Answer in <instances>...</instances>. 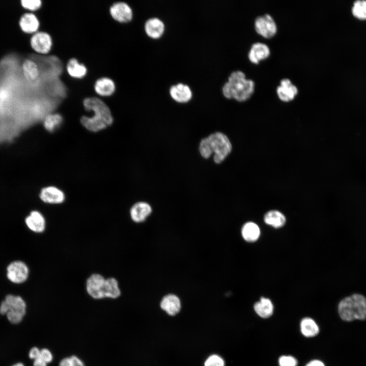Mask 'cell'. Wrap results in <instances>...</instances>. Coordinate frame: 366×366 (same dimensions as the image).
I'll return each mask as SVG.
<instances>
[{"instance_id": "3", "label": "cell", "mask_w": 366, "mask_h": 366, "mask_svg": "<svg viewBox=\"0 0 366 366\" xmlns=\"http://www.w3.org/2000/svg\"><path fill=\"white\" fill-rule=\"evenodd\" d=\"M338 313L341 319L351 322L366 319V297L355 293L342 299L338 304Z\"/></svg>"}, {"instance_id": "39", "label": "cell", "mask_w": 366, "mask_h": 366, "mask_svg": "<svg viewBox=\"0 0 366 366\" xmlns=\"http://www.w3.org/2000/svg\"><path fill=\"white\" fill-rule=\"evenodd\" d=\"M12 366H24V365L21 362H18V363H16L12 365Z\"/></svg>"}, {"instance_id": "10", "label": "cell", "mask_w": 366, "mask_h": 366, "mask_svg": "<svg viewBox=\"0 0 366 366\" xmlns=\"http://www.w3.org/2000/svg\"><path fill=\"white\" fill-rule=\"evenodd\" d=\"M109 12L111 17L115 21L121 23L130 22L133 16L131 7L123 2L114 3L110 7Z\"/></svg>"}, {"instance_id": "30", "label": "cell", "mask_w": 366, "mask_h": 366, "mask_svg": "<svg viewBox=\"0 0 366 366\" xmlns=\"http://www.w3.org/2000/svg\"><path fill=\"white\" fill-rule=\"evenodd\" d=\"M199 150L201 156L204 159H208L212 156V152L207 137L203 138L201 140Z\"/></svg>"}, {"instance_id": "22", "label": "cell", "mask_w": 366, "mask_h": 366, "mask_svg": "<svg viewBox=\"0 0 366 366\" xmlns=\"http://www.w3.org/2000/svg\"><path fill=\"white\" fill-rule=\"evenodd\" d=\"M66 70L68 74L72 77L77 79L83 78L87 73L86 66L80 63L75 58L70 59L66 65Z\"/></svg>"}, {"instance_id": "20", "label": "cell", "mask_w": 366, "mask_h": 366, "mask_svg": "<svg viewBox=\"0 0 366 366\" xmlns=\"http://www.w3.org/2000/svg\"><path fill=\"white\" fill-rule=\"evenodd\" d=\"M19 25L22 30L27 34H35L40 26L37 16L32 13L24 14L20 18Z\"/></svg>"}, {"instance_id": "15", "label": "cell", "mask_w": 366, "mask_h": 366, "mask_svg": "<svg viewBox=\"0 0 366 366\" xmlns=\"http://www.w3.org/2000/svg\"><path fill=\"white\" fill-rule=\"evenodd\" d=\"M169 94L175 101L180 103H187L190 101L192 97V93L190 87L182 83L171 86Z\"/></svg>"}, {"instance_id": "12", "label": "cell", "mask_w": 366, "mask_h": 366, "mask_svg": "<svg viewBox=\"0 0 366 366\" xmlns=\"http://www.w3.org/2000/svg\"><path fill=\"white\" fill-rule=\"evenodd\" d=\"M39 197L43 202L52 204L62 203L65 200L64 192L53 186L43 188L41 190Z\"/></svg>"}, {"instance_id": "21", "label": "cell", "mask_w": 366, "mask_h": 366, "mask_svg": "<svg viewBox=\"0 0 366 366\" xmlns=\"http://www.w3.org/2000/svg\"><path fill=\"white\" fill-rule=\"evenodd\" d=\"M160 307L169 315L174 316L180 310V301L177 296L174 294H168L162 298Z\"/></svg>"}, {"instance_id": "16", "label": "cell", "mask_w": 366, "mask_h": 366, "mask_svg": "<svg viewBox=\"0 0 366 366\" xmlns=\"http://www.w3.org/2000/svg\"><path fill=\"white\" fill-rule=\"evenodd\" d=\"M152 211L150 205L145 202H138L135 203L130 209V216L132 220L136 223L144 221Z\"/></svg>"}, {"instance_id": "35", "label": "cell", "mask_w": 366, "mask_h": 366, "mask_svg": "<svg viewBox=\"0 0 366 366\" xmlns=\"http://www.w3.org/2000/svg\"><path fill=\"white\" fill-rule=\"evenodd\" d=\"M40 356L47 363L52 361L53 359V355L49 350L43 348L40 350Z\"/></svg>"}, {"instance_id": "13", "label": "cell", "mask_w": 366, "mask_h": 366, "mask_svg": "<svg viewBox=\"0 0 366 366\" xmlns=\"http://www.w3.org/2000/svg\"><path fill=\"white\" fill-rule=\"evenodd\" d=\"M26 227L31 231L40 233L43 232L46 228V220L41 212L33 210L26 217L24 220Z\"/></svg>"}, {"instance_id": "14", "label": "cell", "mask_w": 366, "mask_h": 366, "mask_svg": "<svg viewBox=\"0 0 366 366\" xmlns=\"http://www.w3.org/2000/svg\"><path fill=\"white\" fill-rule=\"evenodd\" d=\"M270 50L268 46L264 43L257 42L253 43L248 51V58L255 64L268 57Z\"/></svg>"}, {"instance_id": "4", "label": "cell", "mask_w": 366, "mask_h": 366, "mask_svg": "<svg viewBox=\"0 0 366 366\" xmlns=\"http://www.w3.org/2000/svg\"><path fill=\"white\" fill-rule=\"evenodd\" d=\"M26 311V302L19 295L8 294L0 304V314L6 315L8 321L13 324L22 321Z\"/></svg>"}, {"instance_id": "31", "label": "cell", "mask_w": 366, "mask_h": 366, "mask_svg": "<svg viewBox=\"0 0 366 366\" xmlns=\"http://www.w3.org/2000/svg\"><path fill=\"white\" fill-rule=\"evenodd\" d=\"M59 366H85L83 362L78 357L73 355L63 358Z\"/></svg>"}, {"instance_id": "18", "label": "cell", "mask_w": 366, "mask_h": 366, "mask_svg": "<svg viewBox=\"0 0 366 366\" xmlns=\"http://www.w3.org/2000/svg\"><path fill=\"white\" fill-rule=\"evenodd\" d=\"M144 30L149 37L157 39L163 35L165 30V25L161 19L157 17H152L148 19L145 22Z\"/></svg>"}, {"instance_id": "5", "label": "cell", "mask_w": 366, "mask_h": 366, "mask_svg": "<svg viewBox=\"0 0 366 366\" xmlns=\"http://www.w3.org/2000/svg\"><path fill=\"white\" fill-rule=\"evenodd\" d=\"M212 152L215 163L223 162L232 150V144L228 137L224 133L217 132L207 137Z\"/></svg>"}, {"instance_id": "23", "label": "cell", "mask_w": 366, "mask_h": 366, "mask_svg": "<svg viewBox=\"0 0 366 366\" xmlns=\"http://www.w3.org/2000/svg\"><path fill=\"white\" fill-rule=\"evenodd\" d=\"M254 309L259 317L267 318L272 315L273 305L269 298L262 297L259 301L254 304Z\"/></svg>"}, {"instance_id": "33", "label": "cell", "mask_w": 366, "mask_h": 366, "mask_svg": "<svg viewBox=\"0 0 366 366\" xmlns=\"http://www.w3.org/2000/svg\"><path fill=\"white\" fill-rule=\"evenodd\" d=\"M204 366H225V362L218 355L212 354L206 359Z\"/></svg>"}, {"instance_id": "28", "label": "cell", "mask_w": 366, "mask_h": 366, "mask_svg": "<svg viewBox=\"0 0 366 366\" xmlns=\"http://www.w3.org/2000/svg\"><path fill=\"white\" fill-rule=\"evenodd\" d=\"M121 294L117 280L113 277L106 279L105 298L115 299Z\"/></svg>"}, {"instance_id": "17", "label": "cell", "mask_w": 366, "mask_h": 366, "mask_svg": "<svg viewBox=\"0 0 366 366\" xmlns=\"http://www.w3.org/2000/svg\"><path fill=\"white\" fill-rule=\"evenodd\" d=\"M21 71L25 80L32 84L36 82L40 76L38 65L30 59H26L23 62Z\"/></svg>"}, {"instance_id": "24", "label": "cell", "mask_w": 366, "mask_h": 366, "mask_svg": "<svg viewBox=\"0 0 366 366\" xmlns=\"http://www.w3.org/2000/svg\"><path fill=\"white\" fill-rule=\"evenodd\" d=\"M265 223L275 228L283 227L286 223V217L281 211L271 210L267 212L264 217Z\"/></svg>"}, {"instance_id": "32", "label": "cell", "mask_w": 366, "mask_h": 366, "mask_svg": "<svg viewBox=\"0 0 366 366\" xmlns=\"http://www.w3.org/2000/svg\"><path fill=\"white\" fill-rule=\"evenodd\" d=\"M21 4L24 9L34 11L41 7L42 2L40 0H22Z\"/></svg>"}, {"instance_id": "38", "label": "cell", "mask_w": 366, "mask_h": 366, "mask_svg": "<svg viewBox=\"0 0 366 366\" xmlns=\"http://www.w3.org/2000/svg\"><path fill=\"white\" fill-rule=\"evenodd\" d=\"M306 366H325V364L321 360L315 359L309 361Z\"/></svg>"}, {"instance_id": "25", "label": "cell", "mask_w": 366, "mask_h": 366, "mask_svg": "<svg viewBox=\"0 0 366 366\" xmlns=\"http://www.w3.org/2000/svg\"><path fill=\"white\" fill-rule=\"evenodd\" d=\"M241 234L243 239L248 242L256 241L260 235L259 226L253 222L245 223L241 229Z\"/></svg>"}, {"instance_id": "26", "label": "cell", "mask_w": 366, "mask_h": 366, "mask_svg": "<svg viewBox=\"0 0 366 366\" xmlns=\"http://www.w3.org/2000/svg\"><path fill=\"white\" fill-rule=\"evenodd\" d=\"M301 333L306 337H313L319 332V328L316 322L310 317L303 318L300 324Z\"/></svg>"}, {"instance_id": "19", "label": "cell", "mask_w": 366, "mask_h": 366, "mask_svg": "<svg viewBox=\"0 0 366 366\" xmlns=\"http://www.w3.org/2000/svg\"><path fill=\"white\" fill-rule=\"evenodd\" d=\"M115 84L111 78L103 77L98 79L94 84L95 92L101 97H109L115 91Z\"/></svg>"}, {"instance_id": "7", "label": "cell", "mask_w": 366, "mask_h": 366, "mask_svg": "<svg viewBox=\"0 0 366 366\" xmlns=\"http://www.w3.org/2000/svg\"><path fill=\"white\" fill-rule=\"evenodd\" d=\"M257 33L265 38H270L277 32V25L273 17L268 13L258 16L254 20Z\"/></svg>"}, {"instance_id": "11", "label": "cell", "mask_w": 366, "mask_h": 366, "mask_svg": "<svg viewBox=\"0 0 366 366\" xmlns=\"http://www.w3.org/2000/svg\"><path fill=\"white\" fill-rule=\"evenodd\" d=\"M276 92L278 98L283 102L292 101L298 94V88L291 80L287 78L282 79L277 87Z\"/></svg>"}, {"instance_id": "37", "label": "cell", "mask_w": 366, "mask_h": 366, "mask_svg": "<svg viewBox=\"0 0 366 366\" xmlns=\"http://www.w3.org/2000/svg\"><path fill=\"white\" fill-rule=\"evenodd\" d=\"M47 363L39 356L34 359V366H47Z\"/></svg>"}, {"instance_id": "1", "label": "cell", "mask_w": 366, "mask_h": 366, "mask_svg": "<svg viewBox=\"0 0 366 366\" xmlns=\"http://www.w3.org/2000/svg\"><path fill=\"white\" fill-rule=\"evenodd\" d=\"M83 105L87 111H91V116H82L81 125L87 130L97 132L111 126L113 117L108 106L101 99L97 97H88L83 101Z\"/></svg>"}, {"instance_id": "29", "label": "cell", "mask_w": 366, "mask_h": 366, "mask_svg": "<svg viewBox=\"0 0 366 366\" xmlns=\"http://www.w3.org/2000/svg\"><path fill=\"white\" fill-rule=\"evenodd\" d=\"M353 15L360 20H366V1H355L352 8Z\"/></svg>"}, {"instance_id": "36", "label": "cell", "mask_w": 366, "mask_h": 366, "mask_svg": "<svg viewBox=\"0 0 366 366\" xmlns=\"http://www.w3.org/2000/svg\"><path fill=\"white\" fill-rule=\"evenodd\" d=\"M40 353V350L38 348L34 347L30 350L28 356L30 359L34 360L39 356Z\"/></svg>"}, {"instance_id": "6", "label": "cell", "mask_w": 366, "mask_h": 366, "mask_svg": "<svg viewBox=\"0 0 366 366\" xmlns=\"http://www.w3.org/2000/svg\"><path fill=\"white\" fill-rule=\"evenodd\" d=\"M29 274L28 266L21 260H14L9 263L6 267V277L14 284L24 283L27 280Z\"/></svg>"}, {"instance_id": "9", "label": "cell", "mask_w": 366, "mask_h": 366, "mask_svg": "<svg viewBox=\"0 0 366 366\" xmlns=\"http://www.w3.org/2000/svg\"><path fill=\"white\" fill-rule=\"evenodd\" d=\"M32 48L37 53L45 54L49 53L52 47L51 36L45 32H37L30 40Z\"/></svg>"}, {"instance_id": "27", "label": "cell", "mask_w": 366, "mask_h": 366, "mask_svg": "<svg viewBox=\"0 0 366 366\" xmlns=\"http://www.w3.org/2000/svg\"><path fill=\"white\" fill-rule=\"evenodd\" d=\"M63 121V116L58 113L46 114L43 118L44 128L49 132H53L60 127Z\"/></svg>"}, {"instance_id": "8", "label": "cell", "mask_w": 366, "mask_h": 366, "mask_svg": "<svg viewBox=\"0 0 366 366\" xmlns=\"http://www.w3.org/2000/svg\"><path fill=\"white\" fill-rule=\"evenodd\" d=\"M106 279L99 273L90 275L86 282V290L88 295L95 299L105 298Z\"/></svg>"}, {"instance_id": "34", "label": "cell", "mask_w": 366, "mask_h": 366, "mask_svg": "<svg viewBox=\"0 0 366 366\" xmlns=\"http://www.w3.org/2000/svg\"><path fill=\"white\" fill-rule=\"evenodd\" d=\"M279 366H297V359L290 355L281 356L278 360Z\"/></svg>"}, {"instance_id": "2", "label": "cell", "mask_w": 366, "mask_h": 366, "mask_svg": "<svg viewBox=\"0 0 366 366\" xmlns=\"http://www.w3.org/2000/svg\"><path fill=\"white\" fill-rule=\"evenodd\" d=\"M255 86L254 81L251 79H247L243 72L236 70L230 74L222 90L225 98L233 99L238 102H244L252 96Z\"/></svg>"}]
</instances>
